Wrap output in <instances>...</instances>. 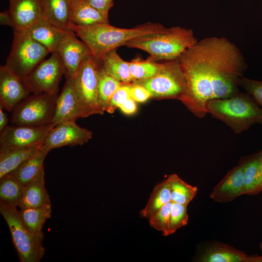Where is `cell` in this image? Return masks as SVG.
I'll use <instances>...</instances> for the list:
<instances>
[{
	"label": "cell",
	"instance_id": "6da1fadb",
	"mask_svg": "<svg viewBox=\"0 0 262 262\" xmlns=\"http://www.w3.org/2000/svg\"><path fill=\"white\" fill-rule=\"evenodd\" d=\"M187 82L182 103L202 118L212 99L238 93L239 82L247 68L240 49L225 37L205 38L187 49L179 57Z\"/></svg>",
	"mask_w": 262,
	"mask_h": 262
},
{
	"label": "cell",
	"instance_id": "7a4b0ae2",
	"mask_svg": "<svg viewBox=\"0 0 262 262\" xmlns=\"http://www.w3.org/2000/svg\"><path fill=\"white\" fill-rule=\"evenodd\" d=\"M166 28L160 23L150 22L129 29L115 27L109 23L79 26L70 23L69 25V29L88 46L92 55L98 60L133 38L159 33Z\"/></svg>",
	"mask_w": 262,
	"mask_h": 262
},
{
	"label": "cell",
	"instance_id": "3957f363",
	"mask_svg": "<svg viewBox=\"0 0 262 262\" xmlns=\"http://www.w3.org/2000/svg\"><path fill=\"white\" fill-rule=\"evenodd\" d=\"M197 42L192 30L174 26L133 38L125 46L147 52L149 54L147 58L151 60L170 61L178 59L187 49Z\"/></svg>",
	"mask_w": 262,
	"mask_h": 262
},
{
	"label": "cell",
	"instance_id": "277c9868",
	"mask_svg": "<svg viewBox=\"0 0 262 262\" xmlns=\"http://www.w3.org/2000/svg\"><path fill=\"white\" fill-rule=\"evenodd\" d=\"M208 113L227 125L235 133L246 131L255 123L262 124V108L247 93L209 101Z\"/></svg>",
	"mask_w": 262,
	"mask_h": 262
},
{
	"label": "cell",
	"instance_id": "5b68a950",
	"mask_svg": "<svg viewBox=\"0 0 262 262\" xmlns=\"http://www.w3.org/2000/svg\"><path fill=\"white\" fill-rule=\"evenodd\" d=\"M0 213L9 229L21 262H39L44 256L43 233L33 234L23 224L16 207L0 202Z\"/></svg>",
	"mask_w": 262,
	"mask_h": 262
},
{
	"label": "cell",
	"instance_id": "8992f818",
	"mask_svg": "<svg viewBox=\"0 0 262 262\" xmlns=\"http://www.w3.org/2000/svg\"><path fill=\"white\" fill-rule=\"evenodd\" d=\"M146 88L155 99H175L182 101L187 91V82L179 59L163 63L159 71L146 79L133 81Z\"/></svg>",
	"mask_w": 262,
	"mask_h": 262
},
{
	"label": "cell",
	"instance_id": "52a82bcc",
	"mask_svg": "<svg viewBox=\"0 0 262 262\" xmlns=\"http://www.w3.org/2000/svg\"><path fill=\"white\" fill-rule=\"evenodd\" d=\"M50 53L25 30H14L11 49L6 65L23 78L29 74Z\"/></svg>",
	"mask_w": 262,
	"mask_h": 262
},
{
	"label": "cell",
	"instance_id": "ba28073f",
	"mask_svg": "<svg viewBox=\"0 0 262 262\" xmlns=\"http://www.w3.org/2000/svg\"><path fill=\"white\" fill-rule=\"evenodd\" d=\"M99 62L92 55L81 64L73 78L74 89L83 117L102 115L98 102Z\"/></svg>",
	"mask_w": 262,
	"mask_h": 262
},
{
	"label": "cell",
	"instance_id": "9c48e42d",
	"mask_svg": "<svg viewBox=\"0 0 262 262\" xmlns=\"http://www.w3.org/2000/svg\"><path fill=\"white\" fill-rule=\"evenodd\" d=\"M57 96L33 94L13 109L12 122L16 125L40 126L51 124Z\"/></svg>",
	"mask_w": 262,
	"mask_h": 262
},
{
	"label": "cell",
	"instance_id": "30bf717a",
	"mask_svg": "<svg viewBox=\"0 0 262 262\" xmlns=\"http://www.w3.org/2000/svg\"><path fill=\"white\" fill-rule=\"evenodd\" d=\"M66 70L57 52L44 59L29 74L21 78L28 89L33 94L46 93L57 96L59 84Z\"/></svg>",
	"mask_w": 262,
	"mask_h": 262
},
{
	"label": "cell",
	"instance_id": "8fae6325",
	"mask_svg": "<svg viewBox=\"0 0 262 262\" xmlns=\"http://www.w3.org/2000/svg\"><path fill=\"white\" fill-rule=\"evenodd\" d=\"M54 125L7 126L0 134V153L35 147L44 145L45 139Z\"/></svg>",
	"mask_w": 262,
	"mask_h": 262
},
{
	"label": "cell",
	"instance_id": "7c38bea8",
	"mask_svg": "<svg viewBox=\"0 0 262 262\" xmlns=\"http://www.w3.org/2000/svg\"><path fill=\"white\" fill-rule=\"evenodd\" d=\"M92 132L78 125L75 120L66 121L54 126L48 133L44 145L50 150L64 146L73 147L87 143Z\"/></svg>",
	"mask_w": 262,
	"mask_h": 262
},
{
	"label": "cell",
	"instance_id": "4fadbf2b",
	"mask_svg": "<svg viewBox=\"0 0 262 262\" xmlns=\"http://www.w3.org/2000/svg\"><path fill=\"white\" fill-rule=\"evenodd\" d=\"M31 93L21 78L6 65L0 66V105L9 112Z\"/></svg>",
	"mask_w": 262,
	"mask_h": 262
},
{
	"label": "cell",
	"instance_id": "5bb4252c",
	"mask_svg": "<svg viewBox=\"0 0 262 262\" xmlns=\"http://www.w3.org/2000/svg\"><path fill=\"white\" fill-rule=\"evenodd\" d=\"M72 32L64 40L57 52L64 64L66 79L73 78L82 63L92 55L88 46Z\"/></svg>",
	"mask_w": 262,
	"mask_h": 262
},
{
	"label": "cell",
	"instance_id": "9a60e30c",
	"mask_svg": "<svg viewBox=\"0 0 262 262\" xmlns=\"http://www.w3.org/2000/svg\"><path fill=\"white\" fill-rule=\"evenodd\" d=\"M246 194L244 168L240 163L231 169L213 188L210 197L214 201L224 203L231 201Z\"/></svg>",
	"mask_w": 262,
	"mask_h": 262
},
{
	"label": "cell",
	"instance_id": "2e32d148",
	"mask_svg": "<svg viewBox=\"0 0 262 262\" xmlns=\"http://www.w3.org/2000/svg\"><path fill=\"white\" fill-rule=\"evenodd\" d=\"M73 78L66 79L60 95L56 98L52 121L54 126L61 122L84 118L74 89Z\"/></svg>",
	"mask_w": 262,
	"mask_h": 262
},
{
	"label": "cell",
	"instance_id": "e0dca14e",
	"mask_svg": "<svg viewBox=\"0 0 262 262\" xmlns=\"http://www.w3.org/2000/svg\"><path fill=\"white\" fill-rule=\"evenodd\" d=\"M13 30H26L42 16L40 0H9Z\"/></svg>",
	"mask_w": 262,
	"mask_h": 262
},
{
	"label": "cell",
	"instance_id": "ac0fdd59",
	"mask_svg": "<svg viewBox=\"0 0 262 262\" xmlns=\"http://www.w3.org/2000/svg\"><path fill=\"white\" fill-rule=\"evenodd\" d=\"M25 31L50 53L56 52L65 38L73 32L61 29L42 17Z\"/></svg>",
	"mask_w": 262,
	"mask_h": 262
},
{
	"label": "cell",
	"instance_id": "d6986e66",
	"mask_svg": "<svg viewBox=\"0 0 262 262\" xmlns=\"http://www.w3.org/2000/svg\"><path fill=\"white\" fill-rule=\"evenodd\" d=\"M51 204L49 196L45 187L44 167L29 183L25 185L18 207L20 209L36 208Z\"/></svg>",
	"mask_w": 262,
	"mask_h": 262
},
{
	"label": "cell",
	"instance_id": "ffe728a7",
	"mask_svg": "<svg viewBox=\"0 0 262 262\" xmlns=\"http://www.w3.org/2000/svg\"><path fill=\"white\" fill-rule=\"evenodd\" d=\"M70 20L79 26L109 24L108 15L98 11L85 0H71Z\"/></svg>",
	"mask_w": 262,
	"mask_h": 262
},
{
	"label": "cell",
	"instance_id": "44dd1931",
	"mask_svg": "<svg viewBox=\"0 0 262 262\" xmlns=\"http://www.w3.org/2000/svg\"><path fill=\"white\" fill-rule=\"evenodd\" d=\"M244 168L246 194L256 195L262 192V150L241 160Z\"/></svg>",
	"mask_w": 262,
	"mask_h": 262
},
{
	"label": "cell",
	"instance_id": "7402d4cb",
	"mask_svg": "<svg viewBox=\"0 0 262 262\" xmlns=\"http://www.w3.org/2000/svg\"><path fill=\"white\" fill-rule=\"evenodd\" d=\"M71 0H40L42 16L63 30L69 29L71 23Z\"/></svg>",
	"mask_w": 262,
	"mask_h": 262
},
{
	"label": "cell",
	"instance_id": "603a6c76",
	"mask_svg": "<svg viewBox=\"0 0 262 262\" xmlns=\"http://www.w3.org/2000/svg\"><path fill=\"white\" fill-rule=\"evenodd\" d=\"M247 255L231 246L218 242L207 245L198 259L201 262H245Z\"/></svg>",
	"mask_w": 262,
	"mask_h": 262
},
{
	"label": "cell",
	"instance_id": "cb8c5ba5",
	"mask_svg": "<svg viewBox=\"0 0 262 262\" xmlns=\"http://www.w3.org/2000/svg\"><path fill=\"white\" fill-rule=\"evenodd\" d=\"M50 151L43 145L37 152L26 159L10 173L26 185L36 176L44 166L45 159Z\"/></svg>",
	"mask_w": 262,
	"mask_h": 262
},
{
	"label": "cell",
	"instance_id": "d4e9b609",
	"mask_svg": "<svg viewBox=\"0 0 262 262\" xmlns=\"http://www.w3.org/2000/svg\"><path fill=\"white\" fill-rule=\"evenodd\" d=\"M103 69L108 74L122 83H131L130 62L122 59L116 51V49L107 53L98 60Z\"/></svg>",
	"mask_w": 262,
	"mask_h": 262
},
{
	"label": "cell",
	"instance_id": "484cf974",
	"mask_svg": "<svg viewBox=\"0 0 262 262\" xmlns=\"http://www.w3.org/2000/svg\"><path fill=\"white\" fill-rule=\"evenodd\" d=\"M51 213V204L19 210L20 217L28 230L33 234L42 233L43 226Z\"/></svg>",
	"mask_w": 262,
	"mask_h": 262
},
{
	"label": "cell",
	"instance_id": "4316f807",
	"mask_svg": "<svg viewBox=\"0 0 262 262\" xmlns=\"http://www.w3.org/2000/svg\"><path fill=\"white\" fill-rule=\"evenodd\" d=\"M25 185L10 173L0 179V202L13 207H18Z\"/></svg>",
	"mask_w": 262,
	"mask_h": 262
},
{
	"label": "cell",
	"instance_id": "83f0119b",
	"mask_svg": "<svg viewBox=\"0 0 262 262\" xmlns=\"http://www.w3.org/2000/svg\"><path fill=\"white\" fill-rule=\"evenodd\" d=\"M172 201L167 179L157 184L152 191L147 204L140 211L143 217L149 219L164 205Z\"/></svg>",
	"mask_w": 262,
	"mask_h": 262
},
{
	"label": "cell",
	"instance_id": "f1b7e54d",
	"mask_svg": "<svg viewBox=\"0 0 262 262\" xmlns=\"http://www.w3.org/2000/svg\"><path fill=\"white\" fill-rule=\"evenodd\" d=\"M43 146L0 153V179L13 172Z\"/></svg>",
	"mask_w": 262,
	"mask_h": 262
},
{
	"label": "cell",
	"instance_id": "f546056e",
	"mask_svg": "<svg viewBox=\"0 0 262 262\" xmlns=\"http://www.w3.org/2000/svg\"><path fill=\"white\" fill-rule=\"evenodd\" d=\"M167 179L169 183L171 201L187 206L196 196L197 187L187 183L175 174L169 175Z\"/></svg>",
	"mask_w": 262,
	"mask_h": 262
},
{
	"label": "cell",
	"instance_id": "4dcf8cb0",
	"mask_svg": "<svg viewBox=\"0 0 262 262\" xmlns=\"http://www.w3.org/2000/svg\"><path fill=\"white\" fill-rule=\"evenodd\" d=\"M98 75V102L100 108L104 113L106 112L114 93L121 86L122 82L106 73L101 67L100 64Z\"/></svg>",
	"mask_w": 262,
	"mask_h": 262
},
{
	"label": "cell",
	"instance_id": "1f68e13d",
	"mask_svg": "<svg viewBox=\"0 0 262 262\" xmlns=\"http://www.w3.org/2000/svg\"><path fill=\"white\" fill-rule=\"evenodd\" d=\"M129 62L133 81L153 76L159 71L163 65V63H158L148 58L143 60L139 57L133 59Z\"/></svg>",
	"mask_w": 262,
	"mask_h": 262
},
{
	"label": "cell",
	"instance_id": "d6a6232c",
	"mask_svg": "<svg viewBox=\"0 0 262 262\" xmlns=\"http://www.w3.org/2000/svg\"><path fill=\"white\" fill-rule=\"evenodd\" d=\"M172 203V201H170L164 205L148 219L150 226L156 230L161 231L164 236L169 235V223Z\"/></svg>",
	"mask_w": 262,
	"mask_h": 262
},
{
	"label": "cell",
	"instance_id": "836d02e7",
	"mask_svg": "<svg viewBox=\"0 0 262 262\" xmlns=\"http://www.w3.org/2000/svg\"><path fill=\"white\" fill-rule=\"evenodd\" d=\"M187 206L173 202L169 218V235L187 225L188 220Z\"/></svg>",
	"mask_w": 262,
	"mask_h": 262
},
{
	"label": "cell",
	"instance_id": "e575fe53",
	"mask_svg": "<svg viewBox=\"0 0 262 262\" xmlns=\"http://www.w3.org/2000/svg\"><path fill=\"white\" fill-rule=\"evenodd\" d=\"M239 86L243 87L246 93L262 108V81L242 77L239 82Z\"/></svg>",
	"mask_w": 262,
	"mask_h": 262
},
{
	"label": "cell",
	"instance_id": "d590c367",
	"mask_svg": "<svg viewBox=\"0 0 262 262\" xmlns=\"http://www.w3.org/2000/svg\"><path fill=\"white\" fill-rule=\"evenodd\" d=\"M132 83V82H131ZM131 83H122L112 97L106 112L113 113L125 100L130 97Z\"/></svg>",
	"mask_w": 262,
	"mask_h": 262
},
{
	"label": "cell",
	"instance_id": "8d00e7d4",
	"mask_svg": "<svg viewBox=\"0 0 262 262\" xmlns=\"http://www.w3.org/2000/svg\"><path fill=\"white\" fill-rule=\"evenodd\" d=\"M130 97L137 102H144L151 98V94L144 87L131 83Z\"/></svg>",
	"mask_w": 262,
	"mask_h": 262
},
{
	"label": "cell",
	"instance_id": "74e56055",
	"mask_svg": "<svg viewBox=\"0 0 262 262\" xmlns=\"http://www.w3.org/2000/svg\"><path fill=\"white\" fill-rule=\"evenodd\" d=\"M91 6L108 15L109 11L114 4V0H85Z\"/></svg>",
	"mask_w": 262,
	"mask_h": 262
},
{
	"label": "cell",
	"instance_id": "f35d334b",
	"mask_svg": "<svg viewBox=\"0 0 262 262\" xmlns=\"http://www.w3.org/2000/svg\"><path fill=\"white\" fill-rule=\"evenodd\" d=\"M135 101L131 97L127 98L122 102L118 107V108L125 114L131 115L136 113L137 107Z\"/></svg>",
	"mask_w": 262,
	"mask_h": 262
},
{
	"label": "cell",
	"instance_id": "ab89813d",
	"mask_svg": "<svg viewBox=\"0 0 262 262\" xmlns=\"http://www.w3.org/2000/svg\"><path fill=\"white\" fill-rule=\"evenodd\" d=\"M0 24L13 28V22L8 11H5L0 13Z\"/></svg>",
	"mask_w": 262,
	"mask_h": 262
},
{
	"label": "cell",
	"instance_id": "60d3db41",
	"mask_svg": "<svg viewBox=\"0 0 262 262\" xmlns=\"http://www.w3.org/2000/svg\"><path fill=\"white\" fill-rule=\"evenodd\" d=\"M2 108L0 105V132L7 126L8 122L7 115L4 113Z\"/></svg>",
	"mask_w": 262,
	"mask_h": 262
},
{
	"label": "cell",
	"instance_id": "b9f144b4",
	"mask_svg": "<svg viewBox=\"0 0 262 262\" xmlns=\"http://www.w3.org/2000/svg\"><path fill=\"white\" fill-rule=\"evenodd\" d=\"M245 262H262V256H247Z\"/></svg>",
	"mask_w": 262,
	"mask_h": 262
},
{
	"label": "cell",
	"instance_id": "7bdbcfd3",
	"mask_svg": "<svg viewBox=\"0 0 262 262\" xmlns=\"http://www.w3.org/2000/svg\"><path fill=\"white\" fill-rule=\"evenodd\" d=\"M260 247L261 249L262 250V241L261 242V243L260 244Z\"/></svg>",
	"mask_w": 262,
	"mask_h": 262
},
{
	"label": "cell",
	"instance_id": "ee69618b",
	"mask_svg": "<svg viewBox=\"0 0 262 262\" xmlns=\"http://www.w3.org/2000/svg\"></svg>",
	"mask_w": 262,
	"mask_h": 262
}]
</instances>
